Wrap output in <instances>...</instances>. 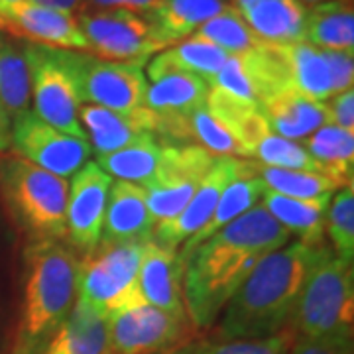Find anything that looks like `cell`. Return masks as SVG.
<instances>
[{
  "instance_id": "1",
  "label": "cell",
  "mask_w": 354,
  "mask_h": 354,
  "mask_svg": "<svg viewBox=\"0 0 354 354\" xmlns=\"http://www.w3.org/2000/svg\"><path fill=\"white\" fill-rule=\"evenodd\" d=\"M290 241V232L258 203L203 242L183 274V305L191 325L213 327L256 264Z\"/></svg>"
},
{
  "instance_id": "2",
  "label": "cell",
  "mask_w": 354,
  "mask_h": 354,
  "mask_svg": "<svg viewBox=\"0 0 354 354\" xmlns=\"http://www.w3.org/2000/svg\"><path fill=\"white\" fill-rule=\"evenodd\" d=\"M317 244L290 241L266 254L223 309L221 337L266 339L291 329Z\"/></svg>"
},
{
  "instance_id": "3",
  "label": "cell",
  "mask_w": 354,
  "mask_h": 354,
  "mask_svg": "<svg viewBox=\"0 0 354 354\" xmlns=\"http://www.w3.org/2000/svg\"><path fill=\"white\" fill-rule=\"evenodd\" d=\"M79 258L62 241L34 242L26 250L22 321L14 354H41L77 301Z\"/></svg>"
},
{
  "instance_id": "4",
  "label": "cell",
  "mask_w": 354,
  "mask_h": 354,
  "mask_svg": "<svg viewBox=\"0 0 354 354\" xmlns=\"http://www.w3.org/2000/svg\"><path fill=\"white\" fill-rule=\"evenodd\" d=\"M69 183L18 156L0 158V197L34 242L65 239Z\"/></svg>"
},
{
  "instance_id": "5",
  "label": "cell",
  "mask_w": 354,
  "mask_h": 354,
  "mask_svg": "<svg viewBox=\"0 0 354 354\" xmlns=\"http://www.w3.org/2000/svg\"><path fill=\"white\" fill-rule=\"evenodd\" d=\"M353 266L344 264L330 246L319 242L291 319V329L301 337H330L353 333Z\"/></svg>"
},
{
  "instance_id": "6",
  "label": "cell",
  "mask_w": 354,
  "mask_h": 354,
  "mask_svg": "<svg viewBox=\"0 0 354 354\" xmlns=\"http://www.w3.org/2000/svg\"><path fill=\"white\" fill-rule=\"evenodd\" d=\"M146 242L99 246L79 260L77 301L106 317L130 305L146 304L138 288V272Z\"/></svg>"
},
{
  "instance_id": "7",
  "label": "cell",
  "mask_w": 354,
  "mask_h": 354,
  "mask_svg": "<svg viewBox=\"0 0 354 354\" xmlns=\"http://www.w3.org/2000/svg\"><path fill=\"white\" fill-rule=\"evenodd\" d=\"M73 77L81 104H93L116 113L144 109L148 79L138 62H109L88 51L59 50Z\"/></svg>"
},
{
  "instance_id": "8",
  "label": "cell",
  "mask_w": 354,
  "mask_h": 354,
  "mask_svg": "<svg viewBox=\"0 0 354 354\" xmlns=\"http://www.w3.org/2000/svg\"><path fill=\"white\" fill-rule=\"evenodd\" d=\"M216 158L199 146L167 144L150 181L142 185L156 227L177 216L213 169Z\"/></svg>"
},
{
  "instance_id": "9",
  "label": "cell",
  "mask_w": 354,
  "mask_h": 354,
  "mask_svg": "<svg viewBox=\"0 0 354 354\" xmlns=\"http://www.w3.org/2000/svg\"><path fill=\"white\" fill-rule=\"evenodd\" d=\"M30 75L34 114L44 122L79 140H87L79 120L81 101L73 77L65 67L59 50L24 44Z\"/></svg>"
},
{
  "instance_id": "10",
  "label": "cell",
  "mask_w": 354,
  "mask_h": 354,
  "mask_svg": "<svg viewBox=\"0 0 354 354\" xmlns=\"http://www.w3.org/2000/svg\"><path fill=\"white\" fill-rule=\"evenodd\" d=\"M88 44V53L109 62L148 64L164 46L156 39L144 14L122 8H81L75 14Z\"/></svg>"
},
{
  "instance_id": "11",
  "label": "cell",
  "mask_w": 354,
  "mask_h": 354,
  "mask_svg": "<svg viewBox=\"0 0 354 354\" xmlns=\"http://www.w3.org/2000/svg\"><path fill=\"white\" fill-rule=\"evenodd\" d=\"M187 317H176L158 307L138 304L106 317V341L113 354H164L187 339Z\"/></svg>"
},
{
  "instance_id": "12",
  "label": "cell",
  "mask_w": 354,
  "mask_h": 354,
  "mask_svg": "<svg viewBox=\"0 0 354 354\" xmlns=\"http://www.w3.org/2000/svg\"><path fill=\"white\" fill-rule=\"evenodd\" d=\"M10 148L18 158L53 176L69 179L87 164L91 146L44 122L34 111L16 116L10 128Z\"/></svg>"
},
{
  "instance_id": "13",
  "label": "cell",
  "mask_w": 354,
  "mask_h": 354,
  "mask_svg": "<svg viewBox=\"0 0 354 354\" xmlns=\"http://www.w3.org/2000/svg\"><path fill=\"white\" fill-rule=\"evenodd\" d=\"M113 181V177L104 174L97 162H87L71 177L67 193L65 236L83 256L93 252L101 242Z\"/></svg>"
},
{
  "instance_id": "14",
  "label": "cell",
  "mask_w": 354,
  "mask_h": 354,
  "mask_svg": "<svg viewBox=\"0 0 354 354\" xmlns=\"http://www.w3.org/2000/svg\"><path fill=\"white\" fill-rule=\"evenodd\" d=\"M0 28L12 32L41 48L67 51H88V44L75 14L39 6L32 0H22L0 16Z\"/></svg>"
},
{
  "instance_id": "15",
  "label": "cell",
  "mask_w": 354,
  "mask_h": 354,
  "mask_svg": "<svg viewBox=\"0 0 354 354\" xmlns=\"http://www.w3.org/2000/svg\"><path fill=\"white\" fill-rule=\"evenodd\" d=\"M242 162L244 160H239V158H216L213 169L203 179L201 185L185 205V209L171 221L158 225L153 230L152 241L179 250V246L189 241L195 232H199L203 225L209 221L223 191L239 176Z\"/></svg>"
},
{
  "instance_id": "16",
  "label": "cell",
  "mask_w": 354,
  "mask_h": 354,
  "mask_svg": "<svg viewBox=\"0 0 354 354\" xmlns=\"http://www.w3.org/2000/svg\"><path fill=\"white\" fill-rule=\"evenodd\" d=\"M79 120L97 156L118 152L122 148L152 142L156 138V114L146 106L130 113H116L93 104H81Z\"/></svg>"
},
{
  "instance_id": "17",
  "label": "cell",
  "mask_w": 354,
  "mask_h": 354,
  "mask_svg": "<svg viewBox=\"0 0 354 354\" xmlns=\"http://www.w3.org/2000/svg\"><path fill=\"white\" fill-rule=\"evenodd\" d=\"M183 274L185 264L179 258V250L156 241L144 244L138 288L146 304L176 317H187L183 305Z\"/></svg>"
},
{
  "instance_id": "18",
  "label": "cell",
  "mask_w": 354,
  "mask_h": 354,
  "mask_svg": "<svg viewBox=\"0 0 354 354\" xmlns=\"http://www.w3.org/2000/svg\"><path fill=\"white\" fill-rule=\"evenodd\" d=\"M258 109L278 136L299 144L321 127L330 124L327 102L313 101L291 85L268 95Z\"/></svg>"
},
{
  "instance_id": "19",
  "label": "cell",
  "mask_w": 354,
  "mask_h": 354,
  "mask_svg": "<svg viewBox=\"0 0 354 354\" xmlns=\"http://www.w3.org/2000/svg\"><path fill=\"white\" fill-rule=\"evenodd\" d=\"M153 230L156 223L148 209L144 189L136 183L113 181L102 223L101 242H148L153 239Z\"/></svg>"
},
{
  "instance_id": "20",
  "label": "cell",
  "mask_w": 354,
  "mask_h": 354,
  "mask_svg": "<svg viewBox=\"0 0 354 354\" xmlns=\"http://www.w3.org/2000/svg\"><path fill=\"white\" fill-rule=\"evenodd\" d=\"M264 191V181L258 176L254 162L252 160H244L239 176L234 177L227 185V189L223 191V195H221V199L216 203L215 211L209 216V221L203 225L199 232H195L191 236L189 241L181 244V248H179L181 262L185 264L189 260L191 254L195 252L203 242H207L221 228H225L232 221H236L239 216L248 213L252 207H256L258 203L262 201Z\"/></svg>"
},
{
  "instance_id": "21",
  "label": "cell",
  "mask_w": 354,
  "mask_h": 354,
  "mask_svg": "<svg viewBox=\"0 0 354 354\" xmlns=\"http://www.w3.org/2000/svg\"><path fill=\"white\" fill-rule=\"evenodd\" d=\"M228 4L266 44L305 39L307 6L299 0H228Z\"/></svg>"
},
{
  "instance_id": "22",
  "label": "cell",
  "mask_w": 354,
  "mask_h": 354,
  "mask_svg": "<svg viewBox=\"0 0 354 354\" xmlns=\"http://www.w3.org/2000/svg\"><path fill=\"white\" fill-rule=\"evenodd\" d=\"M228 55L230 53L221 50L215 44L199 36H191L150 57L146 79L156 81L167 73H189V75L201 77L211 85V81L221 71Z\"/></svg>"
},
{
  "instance_id": "23",
  "label": "cell",
  "mask_w": 354,
  "mask_h": 354,
  "mask_svg": "<svg viewBox=\"0 0 354 354\" xmlns=\"http://www.w3.org/2000/svg\"><path fill=\"white\" fill-rule=\"evenodd\" d=\"M228 0H162V4L144 14L156 39L165 48L191 38L207 20L223 12Z\"/></svg>"
},
{
  "instance_id": "24",
  "label": "cell",
  "mask_w": 354,
  "mask_h": 354,
  "mask_svg": "<svg viewBox=\"0 0 354 354\" xmlns=\"http://www.w3.org/2000/svg\"><path fill=\"white\" fill-rule=\"evenodd\" d=\"M333 195L335 193L313 199H295L266 189L260 203L291 236L297 234L305 244H319L325 236V218Z\"/></svg>"
},
{
  "instance_id": "25",
  "label": "cell",
  "mask_w": 354,
  "mask_h": 354,
  "mask_svg": "<svg viewBox=\"0 0 354 354\" xmlns=\"http://www.w3.org/2000/svg\"><path fill=\"white\" fill-rule=\"evenodd\" d=\"M288 69V75L293 87L313 101L325 102L333 97L330 91L329 65L323 50L307 41L291 44H272Z\"/></svg>"
},
{
  "instance_id": "26",
  "label": "cell",
  "mask_w": 354,
  "mask_h": 354,
  "mask_svg": "<svg viewBox=\"0 0 354 354\" xmlns=\"http://www.w3.org/2000/svg\"><path fill=\"white\" fill-rule=\"evenodd\" d=\"M304 41L317 50L354 53L353 2L330 0L307 8Z\"/></svg>"
},
{
  "instance_id": "27",
  "label": "cell",
  "mask_w": 354,
  "mask_h": 354,
  "mask_svg": "<svg viewBox=\"0 0 354 354\" xmlns=\"http://www.w3.org/2000/svg\"><path fill=\"white\" fill-rule=\"evenodd\" d=\"M209 83L189 73H167L148 83L144 106L158 116H181L207 104Z\"/></svg>"
},
{
  "instance_id": "28",
  "label": "cell",
  "mask_w": 354,
  "mask_h": 354,
  "mask_svg": "<svg viewBox=\"0 0 354 354\" xmlns=\"http://www.w3.org/2000/svg\"><path fill=\"white\" fill-rule=\"evenodd\" d=\"M106 351V319L75 301L73 311L41 354H104Z\"/></svg>"
},
{
  "instance_id": "29",
  "label": "cell",
  "mask_w": 354,
  "mask_h": 354,
  "mask_svg": "<svg viewBox=\"0 0 354 354\" xmlns=\"http://www.w3.org/2000/svg\"><path fill=\"white\" fill-rule=\"evenodd\" d=\"M0 104L14 120L32 111V75L24 44L0 39Z\"/></svg>"
},
{
  "instance_id": "30",
  "label": "cell",
  "mask_w": 354,
  "mask_h": 354,
  "mask_svg": "<svg viewBox=\"0 0 354 354\" xmlns=\"http://www.w3.org/2000/svg\"><path fill=\"white\" fill-rule=\"evenodd\" d=\"M305 150L321 165L327 176L339 181L342 187L353 183L354 132L335 124H325L304 140Z\"/></svg>"
},
{
  "instance_id": "31",
  "label": "cell",
  "mask_w": 354,
  "mask_h": 354,
  "mask_svg": "<svg viewBox=\"0 0 354 354\" xmlns=\"http://www.w3.org/2000/svg\"><path fill=\"white\" fill-rule=\"evenodd\" d=\"M162 148L164 146L158 140L134 144L118 152L97 156V165L113 179L116 177V181H128L142 187L146 181H150V177L160 164Z\"/></svg>"
},
{
  "instance_id": "32",
  "label": "cell",
  "mask_w": 354,
  "mask_h": 354,
  "mask_svg": "<svg viewBox=\"0 0 354 354\" xmlns=\"http://www.w3.org/2000/svg\"><path fill=\"white\" fill-rule=\"evenodd\" d=\"M256 171L264 181L266 189L295 197V199H313L321 195L337 193L342 185L333 177L315 171H301V169H281V167H268V165L256 164Z\"/></svg>"
},
{
  "instance_id": "33",
  "label": "cell",
  "mask_w": 354,
  "mask_h": 354,
  "mask_svg": "<svg viewBox=\"0 0 354 354\" xmlns=\"http://www.w3.org/2000/svg\"><path fill=\"white\" fill-rule=\"evenodd\" d=\"M218 46L227 53H246V51L260 50L266 41L258 38L248 24L242 20V16L232 6H227L223 12L213 16L193 34Z\"/></svg>"
},
{
  "instance_id": "34",
  "label": "cell",
  "mask_w": 354,
  "mask_h": 354,
  "mask_svg": "<svg viewBox=\"0 0 354 354\" xmlns=\"http://www.w3.org/2000/svg\"><path fill=\"white\" fill-rule=\"evenodd\" d=\"M325 232L329 236L330 250L344 264L354 260V189L353 183L344 185L333 195L325 218Z\"/></svg>"
},
{
  "instance_id": "35",
  "label": "cell",
  "mask_w": 354,
  "mask_h": 354,
  "mask_svg": "<svg viewBox=\"0 0 354 354\" xmlns=\"http://www.w3.org/2000/svg\"><path fill=\"white\" fill-rule=\"evenodd\" d=\"M295 339V330L286 329L279 335L266 339H232V341L209 342L195 346L193 354H288L291 342Z\"/></svg>"
},
{
  "instance_id": "36",
  "label": "cell",
  "mask_w": 354,
  "mask_h": 354,
  "mask_svg": "<svg viewBox=\"0 0 354 354\" xmlns=\"http://www.w3.org/2000/svg\"><path fill=\"white\" fill-rule=\"evenodd\" d=\"M288 354H354L353 333L330 335V337L295 335Z\"/></svg>"
},
{
  "instance_id": "37",
  "label": "cell",
  "mask_w": 354,
  "mask_h": 354,
  "mask_svg": "<svg viewBox=\"0 0 354 354\" xmlns=\"http://www.w3.org/2000/svg\"><path fill=\"white\" fill-rule=\"evenodd\" d=\"M325 59L329 65L330 91L333 97L344 93L354 85V57L348 51H325Z\"/></svg>"
},
{
  "instance_id": "38",
  "label": "cell",
  "mask_w": 354,
  "mask_h": 354,
  "mask_svg": "<svg viewBox=\"0 0 354 354\" xmlns=\"http://www.w3.org/2000/svg\"><path fill=\"white\" fill-rule=\"evenodd\" d=\"M329 104V120L335 127L353 130L354 132V91L348 88L344 93H339L330 97Z\"/></svg>"
},
{
  "instance_id": "39",
  "label": "cell",
  "mask_w": 354,
  "mask_h": 354,
  "mask_svg": "<svg viewBox=\"0 0 354 354\" xmlns=\"http://www.w3.org/2000/svg\"><path fill=\"white\" fill-rule=\"evenodd\" d=\"M162 4V0H83L81 8H95V10H111L122 8L130 12L148 14L156 10Z\"/></svg>"
},
{
  "instance_id": "40",
  "label": "cell",
  "mask_w": 354,
  "mask_h": 354,
  "mask_svg": "<svg viewBox=\"0 0 354 354\" xmlns=\"http://www.w3.org/2000/svg\"><path fill=\"white\" fill-rule=\"evenodd\" d=\"M39 6H46V8H53V10H62V12L77 14L83 6V0H32Z\"/></svg>"
},
{
  "instance_id": "41",
  "label": "cell",
  "mask_w": 354,
  "mask_h": 354,
  "mask_svg": "<svg viewBox=\"0 0 354 354\" xmlns=\"http://www.w3.org/2000/svg\"><path fill=\"white\" fill-rule=\"evenodd\" d=\"M10 128H12V120L0 104V153L10 148Z\"/></svg>"
},
{
  "instance_id": "42",
  "label": "cell",
  "mask_w": 354,
  "mask_h": 354,
  "mask_svg": "<svg viewBox=\"0 0 354 354\" xmlns=\"http://www.w3.org/2000/svg\"><path fill=\"white\" fill-rule=\"evenodd\" d=\"M18 2H22V0H0V16L6 12L8 8H12L14 4H18Z\"/></svg>"
},
{
  "instance_id": "43",
  "label": "cell",
  "mask_w": 354,
  "mask_h": 354,
  "mask_svg": "<svg viewBox=\"0 0 354 354\" xmlns=\"http://www.w3.org/2000/svg\"><path fill=\"white\" fill-rule=\"evenodd\" d=\"M193 348H195V346H187V344H185V346H179V348H176V351H171V353H167V354H193Z\"/></svg>"
},
{
  "instance_id": "44",
  "label": "cell",
  "mask_w": 354,
  "mask_h": 354,
  "mask_svg": "<svg viewBox=\"0 0 354 354\" xmlns=\"http://www.w3.org/2000/svg\"><path fill=\"white\" fill-rule=\"evenodd\" d=\"M299 2H304V4H321V2H330V0H299Z\"/></svg>"
},
{
  "instance_id": "45",
  "label": "cell",
  "mask_w": 354,
  "mask_h": 354,
  "mask_svg": "<svg viewBox=\"0 0 354 354\" xmlns=\"http://www.w3.org/2000/svg\"><path fill=\"white\" fill-rule=\"evenodd\" d=\"M104 354H113V353H109V351H106V353H104Z\"/></svg>"
}]
</instances>
